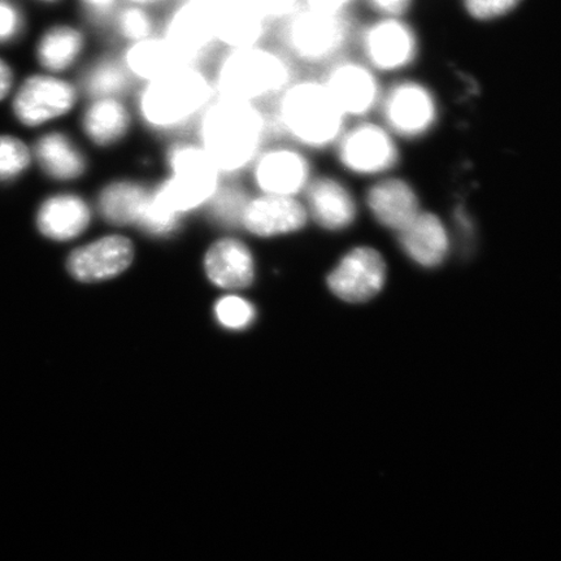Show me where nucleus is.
Returning a JSON list of instances; mask_svg holds the SVG:
<instances>
[{"label":"nucleus","mask_w":561,"mask_h":561,"mask_svg":"<svg viewBox=\"0 0 561 561\" xmlns=\"http://www.w3.org/2000/svg\"><path fill=\"white\" fill-rule=\"evenodd\" d=\"M207 67L179 65L133 90L140 136L157 145L191 136L198 118L215 100Z\"/></svg>","instance_id":"obj_1"},{"label":"nucleus","mask_w":561,"mask_h":561,"mask_svg":"<svg viewBox=\"0 0 561 561\" xmlns=\"http://www.w3.org/2000/svg\"><path fill=\"white\" fill-rule=\"evenodd\" d=\"M193 139L227 181H242L273 138L268 111L215 96L192 130Z\"/></svg>","instance_id":"obj_2"},{"label":"nucleus","mask_w":561,"mask_h":561,"mask_svg":"<svg viewBox=\"0 0 561 561\" xmlns=\"http://www.w3.org/2000/svg\"><path fill=\"white\" fill-rule=\"evenodd\" d=\"M266 111L273 137L318 158L329 156L348 123L318 73H299Z\"/></svg>","instance_id":"obj_3"},{"label":"nucleus","mask_w":561,"mask_h":561,"mask_svg":"<svg viewBox=\"0 0 561 561\" xmlns=\"http://www.w3.org/2000/svg\"><path fill=\"white\" fill-rule=\"evenodd\" d=\"M153 196L161 206L186 219L206 213L227 180L192 136L157 145Z\"/></svg>","instance_id":"obj_4"},{"label":"nucleus","mask_w":561,"mask_h":561,"mask_svg":"<svg viewBox=\"0 0 561 561\" xmlns=\"http://www.w3.org/2000/svg\"><path fill=\"white\" fill-rule=\"evenodd\" d=\"M207 69L217 98L265 108L300 73L273 41L220 50Z\"/></svg>","instance_id":"obj_5"},{"label":"nucleus","mask_w":561,"mask_h":561,"mask_svg":"<svg viewBox=\"0 0 561 561\" xmlns=\"http://www.w3.org/2000/svg\"><path fill=\"white\" fill-rule=\"evenodd\" d=\"M356 24L351 13L301 5L273 27L272 41L300 73H319L354 45Z\"/></svg>","instance_id":"obj_6"},{"label":"nucleus","mask_w":561,"mask_h":561,"mask_svg":"<svg viewBox=\"0 0 561 561\" xmlns=\"http://www.w3.org/2000/svg\"><path fill=\"white\" fill-rule=\"evenodd\" d=\"M319 171V158L313 153L273 137L252 161L242 182L254 194L301 199Z\"/></svg>","instance_id":"obj_7"},{"label":"nucleus","mask_w":561,"mask_h":561,"mask_svg":"<svg viewBox=\"0 0 561 561\" xmlns=\"http://www.w3.org/2000/svg\"><path fill=\"white\" fill-rule=\"evenodd\" d=\"M329 156L343 178L375 181L394 170L401 151L397 137L382 123L364 118L347 123Z\"/></svg>","instance_id":"obj_8"},{"label":"nucleus","mask_w":561,"mask_h":561,"mask_svg":"<svg viewBox=\"0 0 561 561\" xmlns=\"http://www.w3.org/2000/svg\"><path fill=\"white\" fill-rule=\"evenodd\" d=\"M159 35L180 65L208 67L220 46L213 13L198 0H171L159 11Z\"/></svg>","instance_id":"obj_9"},{"label":"nucleus","mask_w":561,"mask_h":561,"mask_svg":"<svg viewBox=\"0 0 561 561\" xmlns=\"http://www.w3.org/2000/svg\"><path fill=\"white\" fill-rule=\"evenodd\" d=\"M359 58L376 73H398L411 67L420 51L415 30L402 18H378L356 26Z\"/></svg>","instance_id":"obj_10"},{"label":"nucleus","mask_w":561,"mask_h":561,"mask_svg":"<svg viewBox=\"0 0 561 561\" xmlns=\"http://www.w3.org/2000/svg\"><path fill=\"white\" fill-rule=\"evenodd\" d=\"M318 75L348 123L369 118L380 107L381 81L359 56H342Z\"/></svg>","instance_id":"obj_11"},{"label":"nucleus","mask_w":561,"mask_h":561,"mask_svg":"<svg viewBox=\"0 0 561 561\" xmlns=\"http://www.w3.org/2000/svg\"><path fill=\"white\" fill-rule=\"evenodd\" d=\"M382 124L391 135L419 139L436 128L439 105L433 91L415 80H403L383 91L380 107Z\"/></svg>","instance_id":"obj_12"},{"label":"nucleus","mask_w":561,"mask_h":561,"mask_svg":"<svg viewBox=\"0 0 561 561\" xmlns=\"http://www.w3.org/2000/svg\"><path fill=\"white\" fill-rule=\"evenodd\" d=\"M80 124L83 137L102 151L125 149L140 136L130 96L88 100Z\"/></svg>","instance_id":"obj_13"},{"label":"nucleus","mask_w":561,"mask_h":561,"mask_svg":"<svg viewBox=\"0 0 561 561\" xmlns=\"http://www.w3.org/2000/svg\"><path fill=\"white\" fill-rule=\"evenodd\" d=\"M308 219L328 231H343L359 216V201L348 179L335 171L320 170L301 198Z\"/></svg>","instance_id":"obj_14"},{"label":"nucleus","mask_w":561,"mask_h":561,"mask_svg":"<svg viewBox=\"0 0 561 561\" xmlns=\"http://www.w3.org/2000/svg\"><path fill=\"white\" fill-rule=\"evenodd\" d=\"M153 174L136 170L114 175L98 192L95 209L115 228H137L149 206Z\"/></svg>","instance_id":"obj_15"},{"label":"nucleus","mask_w":561,"mask_h":561,"mask_svg":"<svg viewBox=\"0 0 561 561\" xmlns=\"http://www.w3.org/2000/svg\"><path fill=\"white\" fill-rule=\"evenodd\" d=\"M81 94L80 87L68 81L34 76L18 91L13 111L21 123L37 126L69 114L79 103Z\"/></svg>","instance_id":"obj_16"},{"label":"nucleus","mask_w":561,"mask_h":561,"mask_svg":"<svg viewBox=\"0 0 561 561\" xmlns=\"http://www.w3.org/2000/svg\"><path fill=\"white\" fill-rule=\"evenodd\" d=\"M308 224L304 201L250 192L238 229L259 238H276L299 233Z\"/></svg>","instance_id":"obj_17"},{"label":"nucleus","mask_w":561,"mask_h":561,"mask_svg":"<svg viewBox=\"0 0 561 561\" xmlns=\"http://www.w3.org/2000/svg\"><path fill=\"white\" fill-rule=\"evenodd\" d=\"M386 265L378 252L369 248H357L342 259L328 278L329 287L336 297L362 304L382 290Z\"/></svg>","instance_id":"obj_18"},{"label":"nucleus","mask_w":561,"mask_h":561,"mask_svg":"<svg viewBox=\"0 0 561 561\" xmlns=\"http://www.w3.org/2000/svg\"><path fill=\"white\" fill-rule=\"evenodd\" d=\"M135 257V244L123 234H110L77 249L69 255L67 268L81 283H96L118 275Z\"/></svg>","instance_id":"obj_19"},{"label":"nucleus","mask_w":561,"mask_h":561,"mask_svg":"<svg viewBox=\"0 0 561 561\" xmlns=\"http://www.w3.org/2000/svg\"><path fill=\"white\" fill-rule=\"evenodd\" d=\"M220 50L272 41L273 26L245 0H219L209 5Z\"/></svg>","instance_id":"obj_20"},{"label":"nucleus","mask_w":561,"mask_h":561,"mask_svg":"<svg viewBox=\"0 0 561 561\" xmlns=\"http://www.w3.org/2000/svg\"><path fill=\"white\" fill-rule=\"evenodd\" d=\"M364 205L380 226L397 233L421 213L415 187L397 175H385L371 182L364 194Z\"/></svg>","instance_id":"obj_21"},{"label":"nucleus","mask_w":561,"mask_h":561,"mask_svg":"<svg viewBox=\"0 0 561 561\" xmlns=\"http://www.w3.org/2000/svg\"><path fill=\"white\" fill-rule=\"evenodd\" d=\"M93 220V207L81 195L60 194L47 199L37 215L42 234L55 241H69L85 233Z\"/></svg>","instance_id":"obj_22"},{"label":"nucleus","mask_w":561,"mask_h":561,"mask_svg":"<svg viewBox=\"0 0 561 561\" xmlns=\"http://www.w3.org/2000/svg\"><path fill=\"white\" fill-rule=\"evenodd\" d=\"M398 240L405 255L426 268L444 262L450 250V237L444 221L423 210L398 231Z\"/></svg>","instance_id":"obj_23"},{"label":"nucleus","mask_w":561,"mask_h":561,"mask_svg":"<svg viewBox=\"0 0 561 561\" xmlns=\"http://www.w3.org/2000/svg\"><path fill=\"white\" fill-rule=\"evenodd\" d=\"M207 275L224 289H243L254 278V264L248 244L224 237L210 245L206 256Z\"/></svg>","instance_id":"obj_24"},{"label":"nucleus","mask_w":561,"mask_h":561,"mask_svg":"<svg viewBox=\"0 0 561 561\" xmlns=\"http://www.w3.org/2000/svg\"><path fill=\"white\" fill-rule=\"evenodd\" d=\"M35 157L42 170L60 181L80 180L90 170L88 153L62 133H53L41 138L35 145Z\"/></svg>","instance_id":"obj_25"},{"label":"nucleus","mask_w":561,"mask_h":561,"mask_svg":"<svg viewBox=\"0 0 561 561\" xmlns=\"http://www.w3.org/2000/svg\"><path fill=\"white\" fill-rule=\"evenodd\" d=\"M116 51L136 87L156 80L180 65L170 46L159 34L136 44L118 47Z\"/></svg>","instance_id":"obj_26"},{"label":"nucleus","mask_w":561,"mask_h":561,"mask_svg":"<svg viewBox=\"0 0 561 561\" xmlns=\"http://www.w3.org/2000/svg\"><path fill=\"white\" fill-rule=\"evenodd\" d=\"M79 87L87 100L130 96L136 88L116 50L91 60L82 70Z\"/></svg>","instance_id":"obj_27"},{"label":"nucleus","mask_w":561,"mask_h":561,"mask_svg":"<svg viewBox=\"0 0 561 561\" xmlns=\"http://www.w3.org/2000/svg\"><path fill=\"white\" fill-rule=\"evenodd\" d=\"M87 47V34L79 27L55 26L42 37L38 59L42 66L53 72H62L81 60Z\"/></svg>","instance_id":"obj_28"},{"label":"nucleus","mask_w":561,"mask_h":561,"mask_svg":"<svg viewBox=\"0 0 561 561\" xmlns=\"http://www.w3.org/2000/svg\"><path fill=\"white\" fill-rule=\"evenodd\" d=\"M159 11L142 4L124 2L107 27L116 48L156 37L159 34Z\"/></svg>","instance_id":"obj_29"},{"label":"nucleus","mask_w":561,"mask_h":561,"mask_svg":"<svg viewBox=\"0 0 561 561\" xmlns=\"http://www.w3.org/2000/svg\"><path fill=\"white\" fill-rule=\"evenodd\" d=\"M250 191L242 181H227L210 202L206 215L224 229H238Z\"/></svg>","instance_id":"obj_30"},{"label":"nucleus","mask_w":561,"mask_h":561,"mask_svg":"<svg viewBox=\"0 0 561 561\" xmlns=\"http://www.w3.org/2000/svg\"><path fill=\"white\" fill-rule=\"evenodd\" d=\"M31 163V152L18 138L0 137V181L18 178Z\"/></svg>","instance_id":"obj_31"},{"label":"nucleus","mask_w":561,"mask_h":561,"mask_svg":"<svg viewBox=\"0 0 561 561\" xmlns=\"http://www.w3.org/2000/svg\"><path fill=\"white\" fill-rule=\"evenodd\" d=\"M254 308L248 301L237 298H224L216 306L217 319L224 327L230 329H243L254 319Z\"/></svg>","instance_id":"obj_32"},{"label":"nucleus","mask_w":561,"mask_h":561,"mask_svg":"<svg viewBox=\"0 0 561 561\" xmlns=\"http://www.w3.org/2000/svg\"><path fill=\"white\" fill-rule=\"evenodd\" d=\"M523 0H462L468 15L477 21H494L510 15Z\"/></svg>","instance_id":"obj_33"},{"label":"nucleus","mask_w":561,"mask_h":561,"mask_svg":"<svg viewBox=\"0 0 561 561\" xmlns=\"http://www.w3.org/2000/svg\"><path fill=\"white\" fill-rule=\"evenodd\" d=\"M273 27L297 12L305 0H245Z\"/></svg>","instance_id":"obj_34"},{"label":"nucleus","mask_w":561,"mask_h":561,"mask_svg":"<svg viewBox=\"0 0 561 561\" xmlns=\"http://www.w3.org/2000/svg\"><path fill=\"white\" fill-rule=\"evenodd\" d=\"M124 2L125 0H80L90 23L104 31Z\"/></svg>","instance_id":"obj_35"},{"label":"nucleus","mask_w":561,"mask_h":561,"mask_svg":"<svg viewBox=\"0 0 561 561\" xmlns=\"http://www.w3.org/2000/svg\"><path fill=\"white\" fill-rule=\"evenodd\" d=\"M21 16L10 0H0V42L15 38L21 31Z\"/></svg>","instance_id":"obj_36"},{"label":"nucleus","mask_w":561,"mask_h":561,"mask_svg":"<svg viewBox=\"0 0 561 561\" xmlns=\"http://www.w3.org/2000/svg\"><path fill=\"white\" fill-rule=\"evenodd\" d=\"M378 18H402L410 11L413 0H366Z\"/></svg>","instance_id":"obj_37"},{"label":"nucleus","mask_w":561,"mask_h":561,"mask_svg":"<svg viewBox=\"0 0 561 561\" xmlns=\"http://www.w3.org/2000/svg\"><path fill=\"white\" fill-rule=\"evenodd\" d=\"M356 2L357 0H305V4L313 9L336 13H351Z\"/></svg>","instance_id":"obj_38"},{"label":"nucleus","mask_w":561,"mask_h":561,"mask_svg":"<svg viewBox=\"0 0 561 561\" xmlns=\"http://www.w3.org/2000/svg\"><path fill=\"white\" fill-rule=\"evenodd\" d=\"M12 85V72L4 61L0 60V100L9 94Z\"/></svg>","instance_id":"obj_39"},{"label":"nucleus","mask_w":561,"mask_h":561,"mask_svg":"<svg viewBox=\"0 0 561 561\" xmlns=\"http://www.w3.org/2000/svg\"><path fill=\"white\" fill-rule=\"evenodd\" d=\"M125 2L142 4L150 7V9L160 11L164 5L171 2V0H125Z\"/></svg>","instance_id":"obj_40"},{"label":"nucleus","mask_w":561,"mask_h":561,"mask_svg":"<svg viewBox=\"0 0 561 561\" xmlns=\"http://www.w3.org/2000/svg\"><path fill=\"white\" fill-rule=\"evenodd\" d=\"M198 2L205 3L207 5L214 4L216 2H219V0H198Z\"/></svg>","instance_id":"obj_41"},{"label":"nucleus","mask_w":561,"mask_h":561,"mask_svg":"<svg viewBox=\"0 0 561 561\" xmlns=\"http://www.w3.org/2000/svg\"><path fill=\"white\" fill-rule=\"evenodd\" d=\"M46 2H58V0H46Z\"/></svg>","instance_id":"obj_42"}]
</instances>
